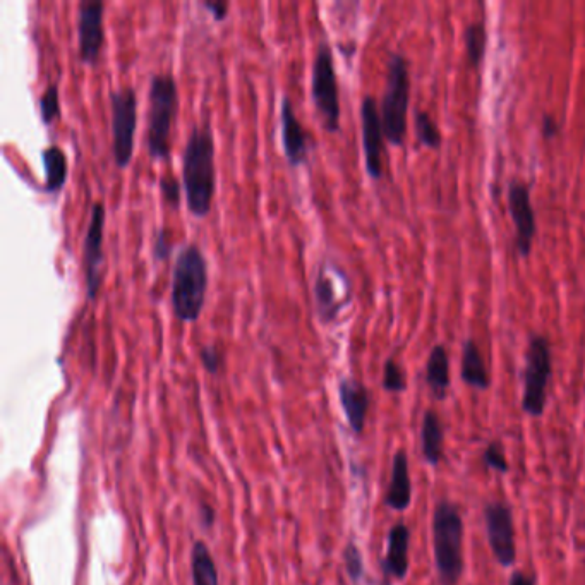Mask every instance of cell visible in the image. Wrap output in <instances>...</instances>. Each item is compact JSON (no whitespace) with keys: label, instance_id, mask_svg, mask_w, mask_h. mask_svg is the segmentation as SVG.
I'll return each mask as SVG.
<instances>
[{"label":"cell","instance_id":"1","mask_svg":"<svg viewBox=\"0 0 585 585\" xmlns=\"http://www.w3.org/2000/svg\"><path fill=\"white\" fill-rule=\"evenodd\" d=\"M182 187L187 210L196 218L208 217L217 187L215 141L208 124L194 127L182 153Z\"/></svg>","mask_w":585,"mask_h":585},{"label":"cell","instance_id":"2","mask_svg":"<svg viewBox=\"0 0 585 585\" xmlns=\"http://www.w3.org/2000/svg\"><path fill=\"white\" fill-rule=\"evenodd\" d=\"M208 292V263L196 244H186L172 270V309L182 323L200 320Z\"/></svg>","mask_w":585,"mask_h":585},{"label":"cell","instance_id":"3","mask_svg":"<svg viewBox=\"0 0 585 585\" xmlns=\"http://www.w3.org/2000/svg\"><path fill=\"white\" fill-rule=\"evenodd\" d=\"M433 553L440 584H459L464 573V520L448 500H441L433 513Z\"/></svg>","mask_w":585,"mask_h":585},{"label":"cell","instance_id":"4","mask_svg":"<svg viewBox=\"0 0 585 585\" xmlns=\"http://www.w3.org/2000/svg\"><path fill=\"white\" fill-rule=\"evenodd\" d=\"M179 110V90L174 76L155 74L150 83V119H148V153L153 160L170 157V134Z\"/></svg>","mask_w":585,"mask_h":585},{"label":"cell","instance_id":"5","mask_svg":"<svg viewBox=\"0 0 585 585\" xmlns=\"http://www.w3.org/2000/svg\"><path fill=\"white\" fill-rule=\"evenodd\" d=\"M411 100V76L404 55L392 54L388 61L386 88L381 102V122L385 138L392 145L404 143L407 129V110Z\"/></svg>","mask_w":585,"mask_h":585},{"label":"cell","instance_id":"6","mask_svg":"<svg viewBox=\"0 0 585 585\" xmlns=\"http://www.w3.org/2000/svg\"><path fill=\"white\" fill-rule=\"evenodd\" d=\"M551 374H553V362H551L549 342L543 335H536L529 342L527 359H525L522 411L527 416L541 417L546 411Z\"/></svg>","mask_w":585,"mask_h":585},{"label":"cell","instance_id":"7","mask_svg":"<svg viewBox=\"0 0 585 585\" xmlns=\"http://www.w3.org/2000/svg\"><path fill=\"white\" fill-rule=\"evenodd\" d=\"M314 107L328 133L340 131V98H338L337 73L330 43L320 42L316 49L311 78Z\"/></svg>","mask_w":585,"mask_h":585},{"label":"cell","instance_id":"8","mask_svg":"<svg viewBox=\"0 0 585 585\" xmlns=\"http://www.w3.org/2000/svg\"><path fill=\"white\" fill-rule=\"evenodd\" d=\"M110 127L115 165L127 169L134 155V136L138 127V97L131 86L110 93Z\"/></svg>","mask_w":585,"mask_h":585},{"label":"cell","instance_id":"9","mask_svg":"<svg viewBox=\"0 0 585 585\" xmlns=\"http://www.w3.org/2000/svg\"><path fill=\"white\" fill-rule=\"evenodd\" d=\"M484 524L489 548L503 568H510L517 560L515 525L512 510L505 501H491L484 507Z\"/></svg>","mask_w":585,"mask_h":585},{"label":"cell","instance_id":"10","mask_svg":"<svg viewBox=\"0 0 585 585\" xmlns=\"http://www.w3.org/2000/svg\"><path fill=\"white\" fill-rule=\"evenodd\" d=\"M105 206H91L90 224L83 241V268H85L86 296L95 301L102 287L103 229H105Z\"/></svg>","mask_w":585,"mask_h":585},{"label":"cell","instance_id":"11","mask_svg":"<svg viewBox=\"0 0 585 585\" xmlns=\"http://www.w3.org/2000/svg\"><path fill=\"white\" fill-rule=\"evenodd\" d=\"M103 11L105 4L102 0H85L78 7L79 59L88 66H95L102 54L105 40Z\"/></svg>","mask_w":585,"mask_h":585},{"label":"cell","instance_id":"12","mask_svg":"<svg viewBox=\"0 0 585 585\" xmlns=\"http://www.w3.org/2000/svg\"><path fill=\"white\" fill-rule=\"evenodd\" d=\"M362 148L366 158V172L374 181L383 177V148L385 131L381 122L378 103L373 97H366L361 105Z\"/></svg>","mask_w":585,"mask_h":585},{"label":"cell","instance_id":"13","mask_svg":"<svg viewBox=\"0 0 585 585\" xmlns=\"http://www.w3.org/2000/svg\"><path fill=\"white\" fill-rule=\"evenodd\" d=\"M508 208L517 230L515 249L520 256H529L536 237V215L531 203L529 187L524 182L512 181L508 186Z\"/></svg>","mask_w":585,"mask_h":585},{"label":"cell","instance_id":"14","mask_svg":"<svg viewBox=\"0 0 585 585\" xmlns=\"http://www.w3.org/2000/svg\"><path fill=\"white\" fill-rule=\"evenodd\" d=\"M280 133L285 158L292 167H301L308 162L309 138L301 121L297 119L289 97L282 98L280 105Z\"/></svg>","mask_w":585,"mask_h":585},{"label":"cell","instance_id":"15","mask_svg":"<svg viewBox=\"0 0 585 585\" xmlns=\"http://www.w3.org/2000/svg\"><path fill=\"white\" fill-rule=\"evenodd\" d=\"M409 548H411V531L407 525H393L388 532L386 555L383 560V570L386 577L395 580H404L409 573Z\"/></svg>","mask_w":585,"mask_h":585},{"label":"cell","instance_id":"16","mask_svg":"<svg viewBox=\"0 0 585 585\" xmlns=\"http://www.w3.org/2000/svg\"><path fill=\"white\" fill-rule=\"evenodd\" d=\"M338 397L344 409L347 423L356 435H361L369 411V392L366 386L352 378H345L338 385Z\"/></svg>","mask_w":585,"mask_h":585},{"label":"cell","instance_id":"17","mask_svg":"<svg viewBox=\"0 0 585 585\" xmlns=\"http://www.w3.org/2000/svg\"><path fill=\"white\" fill-rule=\"evenodd\" d=\"M412 481L409 471V459L404 450L395 453L392 462V479L385 495V505L395 512H405L411 507Z\"/></svg>","mask_w":585,"mask_h":585},{"label":"cell","instance_id":"18","mask_svg":"<svg viewBox=\"0 0 585 585\" xmlns=\"http://www.w3.org/2000/svg\"><path fill=\"white\" fill-rule=\"evenodd\" d=\"M314 297H316V311L323 323L335 320L340 309L344 308V302L338 299L337 290H335L332 266H321L314 282Z\"/></svg>","mask_w":585,"mask_h":585},{"label":"cell","instance_id":"19","mask_svg":"<svg viewBox=\"0 0 585 585\" xmlns=\"http://www.w3.org/2000/svg\"><path fill=\"white\" fill-rule=\"evenodd\" d=\"M426 383L436 400L447 399L450 390V359L443 345H435L426 364Z\"/></svg>","mask_w":585,"mask_h":585},{"label":"cell","instance_id":"20","mask_svg":"<svg viewBox=\"0 0 585 585\" xmlns=\"http://www.w3.org/2000/svg\"><path fill=\"white\" fill-rule=\"evenodd\" d=\"M443 441L445 433L441 426L440 416L433 409L426 411L421 426V445H423L424 460L431 467H438L443 459Z\"/></svg>","mask_w":585,"mask_h":585},{"label":"cell","instance_id":"21","mask_svg":"<svg viewBox=\"0 0 585 585\" xmlns=\"http://www.w3.org/2000/svg\"><path fill=\"white\" fill-rule=\"evenodd\" d=\"M462 380L465 385L472 386L476 390H488V369L484 364L483 354L474 340H467L462 349Z\"/></svg>","mask_w":585,"mask_h":585},{"label":"cell","instance_id":"22","mask_svg":"<svg viewBox=\"0 0 585 585\" xmlns=\"http://www.w3.org/2000/svg\"><path fill=\"white\" fill-rule=\"evenodd\" d=\"M43 170H45V184L43 189L47 193H59L67 182V157L61 146H47L42 151Z\"/></svg>","mask_w":585,"mask_h":585},{"label":"cell","instance_id":"23","mask_svg":"<svg viewBox=\"0 0 585 585\" xmlns=\"http://www.w3.org/2000/svg\"><path fill=\"white\" fill-rule=\"evenodd\" d=\"M191 568H193V585H218L215 561L210 555V549L203 541H198L193 546Z\"/></svg>","mask_w":585,"mask_h":585},{"label":"cell","instance_id":"24","mask_svg":"<svg viewBox=\"0 0 585 585\" xmlns=\"http://www.w3.org/2000/svg\"><path fill=\"white\" fill-rule=\"evenodd\" d=\"M465 47L472 66H479L486 52V30L481 23H474L465 31Z\"/></svg>","mask_w":585,"mask_h":585},{"label":"cell","instance_id":"25","mask_svg":"<svg viewBox=\"0 0 585 585\" xmlns=\"http://www.w3.org/2000/svg\"><path fill=\"white\" fill-rule=\"evenodd\" d=\"M416 133L419 143L428 148H440L441 133L435 121L423 110L416 112Z\"/></svg>","mask_w":585,"mask_h":585},{"label":"cell","instance_id":"26","mask_svg":"<svg viewBox=\"0 0 585 585\" xmlns=\"http://www.w3.org/2000/svg\"><path fill=\"white\" fill-rule=\"evenodd\" d=\"M40 115L45 126H50L55 119L61 117V97H59V86L52 83L47 86L40 97Z\"/></svg>","mask_w":585,"mask_h":585},{"label":"cell","instance_id":"27","mask_svg":"<svg viewBox=\"0 0 585 585\" xmlns=\"http://www.w3.org/2000/svg\"><path fill=\"white\" fill-rule=\"evenodd\" d=\"M483 462L489 471L500 472V474H507L508 460L505 455V448L500 441H489L486 448H484Z\"/></svg>","mask_w":585,"mask_h":585},{"label":"cell","instance_id":"28","mask_svg":"<svg viewBox=\"0 0 585 585\" xmlns=\"http://www.w3.org/2000/svg\"><path fill=\"white\" fill-rule=\"evenodd\" d=\"M383 388L386 392L400 393L407 388L405 374L395 359H388L385 362V371H383Z\"/></svg>","mask_w":585,"mask_h":585},{"label":"cell","instance_id":"29","mask_svg":"<svg viewBox=\"0 0 585 585\" xmlns=\"http://www.w3.org/2000/svg\"><path fill=\"white\" fill-rule=\"evenodd\" d=\"M344 563L347 575L352 582H359L364 575V561H362L361 551L356 544L349 543L344 549Z\"/></svg>","mask_w":585,"mask_h":585},{"label":"cell","instance_id":"30","mask_svg":"<svg viewBox=\"0 0 585 585\" xmlns=\"http://www.w3.org/2000/svg\"><path fill=\"white\" fill-rule=\"evenodd\" d=\"M158 186H160V193H162L163 201L170 206V208H179V203H181V186H179V181L174 179V177H170V175H163L162 179L158 181Z\"/></svg>","mask_w":585,"mask_h":585},{"label":"cell","instance_id":"31","mask_svg":"<svg viewBox=\"0 0 585 585\" xmlns=\"http://www.w3.org/2000/svg\"><path fill=\"white\" fill-rule=\"evenodd\" d=\"M170 251H172L170 232L165 227H162V229L158 230L155 241H153V260L158 261V263L167 261Z\"/></svg>","mask_w":585,"mask_h":585},{"label":"cell","instance_id":"32","mask_svg":"<svg viewBox=\"0 0 585 585\" xmlns=\"http://www.w3.org/2000/svg\"><path fill=\"white\" fill-rule=\"evenodd\" d=\"M201 364L210 374H217L222 366V354L215 345H206L200 352Z\"/></svg>","mask_w":585,"mask_h":585},{"label":"cell","instance_id":"33","mask_svg":"<svg viewBox=\"0 0 585 585\" xmlns=\"http://www.w3.org/2000/svg\"><path fill=\"white\" fill-rule=\"evenodd\" d=\"M203 7L206 11H210L215 21H224L229 13V2H224V0H206L203 2Z\"/></svg>","mask_w":585,"mask_h":585},{"label":"cell","instance_id":"34","mask_svg":"<svg viewBox=\"0 0 585 585\" xmlns=\"http://www.w3.org/2000/svg\"><path fill=\"white\" fill-rule=\"evenodd\" d=\"M556 133H558V122L551 117V115H546L543 119V134L546 138H555Z\"/></svg>","mask_w":585,"mask_h":585},{"label":"cell","instance_id":"35","mask_svg":"<svg viewBox=\"0 0 585 585\" xmlns=\"http://www.w3.org/2000/svg\"><path fill=\"white\" fill-rule=\"evenodd\" d=\"M201 520L205 527H212L213 520H215V513H213L212 507L208 503H201L200 507Z\"/></svg>","mask_w":585,"mask_h":585},{"label":"cell","instance_id":"36","mask_svg":"<svg viewBox=\"0 0 585 585\" xmlns=\"http://www.w3.org/2000/svg\"><path fill=\"white\" fill-rule=\"evenodd\" d=\"M510 585H534V579L522 572H515L510 579Z\"/></svg>","mask_w":585,"mask_h":585}]
</instances>
